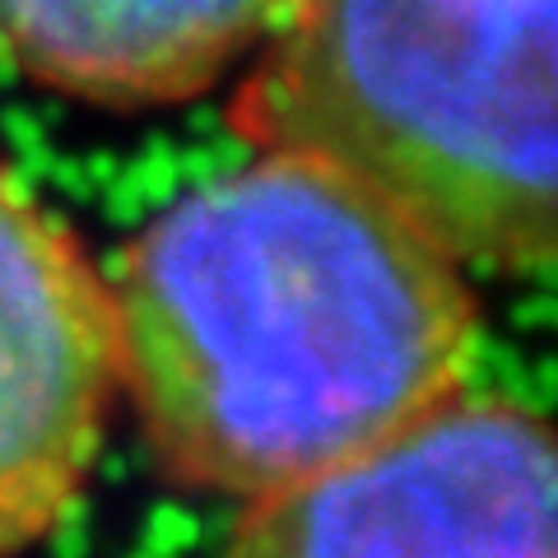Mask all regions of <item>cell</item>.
I'll list each match as a JSON object with an SVG mask.
<instances>
[{"label":"cell","mask_w":558,"mask_h":558,"mask_svg":"<svg viewBox=\"0 0 558 558\" xmlns=\"http://www.w3.org/2000/svg\"><path fill=\"white\" fill-rule=\"evenodd\" d=\"M117 391L159 475L266 498L465 387L480 303L418 223L312 154L260 149L163 209L112 284Z\"/></svg>","instance_id":"obj_1"},{"label":"cell","mask_w":558,"mask_h":558,"mask_svg":"<svg viewBox=\"0 0 558 558\" xmlns=\"http://www.w3.org/2000/svg\"><path fill=\"white\" fill-rule=\"evenodd\" d=\"M233 131L373 186L457 266L539 275L554 223V0H293Z\"/></svg>","instance_id":"obj_2"},{"label":"cell","mask_w":558,"mask_h":558,"mask_svg":"<svg viewBox=\"0 0 558 558\" xmlns=\"http://www.w3.org/2000/svg\"><path fill=\"white\" fill-rule=\"evenodd\" d=\"M223 558H554V438L457 391L363 457L252 498Z\"/></svg>","instance_id":"obj_3"},{"label":"cell","mask_w":558,"mask_h":558,"mask_svg":"<svg viewBox=\"0 0 558 558\" xmlns=\"http://www.w3.org/2000/svg\"><path fill=\"white\" fill-rule=\"evenodd\" d=\"M112 396V284L0 159V558L80 502Z\"/></svg>","instance_id":"obj_4"},{"label":"cell","mask_w":558,"mask_h":558,"mask_svg":"<svg viewBox=\"0 0 558 558\" xmlns=\"http://www.w3.org/2000/svg\"><path fill=\"white\" fill-rule=\"evenodd\" d=\"M293 0H0V65L38 89L140 112L201 98Z\"/></svg>","instance_id":"obj_5"}]
</instances>
